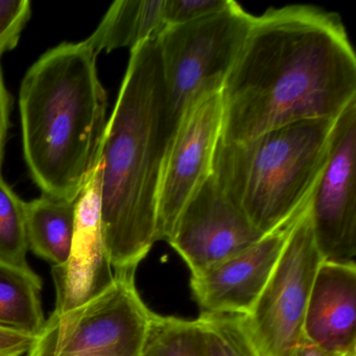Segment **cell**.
Returning a JSON list of instances; mask_svg holds the SVG:
<instances>
[{"label": "cell", "mask_w": 356, "mask_h": 356, "mask_svg": "<svg viewBox=\"0 0 356 356\" xmlns=\"http://www.w3.org/2000/svg\"><path fill=\"white\" fill-rule=\"evenodd\" d=\"M136 270H115L109 287L83 305L54 310L26 356H141L151 310L135 284Z\"/></svg>", "instance_id": "5b68a950"}, {"label": "cell", "mask_w": 356, "mask_h": 356, "mask_svg": "<svg viewBox=\"0 0 356 356\" xmlns=\"http://www.w3.org/2000/svg\"><path fill=\"white\" fill-rule=\"evenodd\" d=\"M295 356H356V354L346 355V354L334 353V352L323 349V348L310 343L309 341L305 339V341L298 348Z\"/></svg>", "instance_id": "cb8c5ba5"}, {"label": "cell", "mask_w": 356, "mask_h": 356, "mask_svg": "<svg viewBox=\"0 0 356 356\" xmlns=\"http://www.w3.org/2000/svg\"><path fill=\"white\" fill-rule=\"evenodd\" d=\"M230 3L231 0H163L164 26L193 22L225 9Z\"/></svg>", "instance_id": "44dd1931"}, {"label": "cell", "mask_w": 356, "mask_h": 356, "mask_svg": "<svg viewBox=\"0 0 356 356\" xmlns=\"http://www.w3.org/2000/svg\"><path fill=\"white\" fill-rule=\"evenodd\" d=\"M322 261L307 205L255 305L243 316L245 328L262 356H295L305 341L306 309Z\"/></svg>", "instance_id": "52a82bcc"}, {"label": "cell", "mask_w": 356, "mask_h": 356, "mask_svg": "<svg viewBox=\"0 0 356 356\" xmlns=\"http://www.w3.org/2000/svg\"><path fill=\"white\" fill-rule=\"evenodd\" d=\"M26 228V202L3 180L0 172V262L30 270Z\"/></svg>", "instance_id": "d6986e66"}, {"label": "cell", "mask_w": 356, "mask_h": 356, "mask_svg": "<svg viewBox=\"0 0 356 356\" xmlns=\"http://www.w3.org/2000/svg\"><path fill=\"white\" fill-rule=\"evenodd\" d=\"M10 126V95L6 88L3 70L0 65V172L5 158V147L7 143L8 130Z\"/></svg>", "instance_id": "603a6c76"}, {"label": "cell", "mask_w": 356, "mask_h": 356, "mask_svg": "<svg viewBox=\"0 0 356 356\" xmlns=\"http://www.w3.org/2000/svg\"><path fill=\"white\" fill-rule=\"evenodd\" d=\"M254 18L231 0L228 7L216 13L164 26L156 37L175 132L183 112L197 95L222 86Z\"/></svg>", "instance_id": "8992f818"}, {"label": "cell", "mask_w": 356, "mask_h": 356, "mask_svg": "<svg viewBox=\"0 0 356 356\" xmlns=\"http://www.w3.org/2000/svg\"><path fill=\"white\" fill-rule=\"evenodd\" d=\"M335 120H308L245 143L218 141L212 174L231 202L266 235L306 209L326 163Z\"/></svg>", "instance_id": "277c9868"}, {"label": "cell", "mask_w": 356, "mask_h": 356, "mask_svg": "<svg viewBox=\"0 0 356 356\" xmlns=\"http://www.w3.org/2000/svg\"><path fill=\"white\" fill-rule=\"evenodd\" d=\"M34 335L0 328V356H22L30 351Z\"/></svg>", "instance_id": "7402d4cb"}, {"label": "cell", "mask_w": 356, "mask_h": 356, "mask_svg": "<svg viewBox=\"0 0 356 356\" xmlns=\"http://www.w3.org/2000/svg\"><path fill=\"white\" fill-rule=\"evenodd\" d=\"M356 99V57L341 16L308 5L254 18L222 87L220 141L245 143Z\"/></svg>", "instance_id": "6da1fadb"}, {"label": "cell", "mask_w": 356, "mask_h": 356, "mask_svg": "<svg viewBox=\"0 0 356 356\" xmlns=\"http://www.w3.org/2000/svg\"><path fill=\"white\" fill-rule=\"evenodd\" d=\"M302 213L251 247L191 275V293L201 314L247 316L272 276Z\"/></svg>", "instance_id": "8fae6325"}, {"label": "cell", "mask_w": 356, "mask_h": 356, "mask_svg": "<svg viewBox=\"0 0 356 356\" xmlns=\"http://www.w3.org/2000/svg\"><path fill=\"white\" fill-rule=\"evenodd\" d=\"M97 57L84 42L62 43L22 80L24 159L44 195L78 199L99 163L108 99Z\"/></svg>", "instance_id": "3957f363"}, {"label": "cell", "mask_w": 356, "mask_h": 356, "mask_svg": "<svg viewBox=\"0 0 356 356\" xmlns=\"http://www.w3.org/2000/svg\"><path fill=\"white\" fill-rule=\"evenodd\" d=\"M304 337L334 353L356 354V264L324 261L310 291Z\"/></svg>", "instance_id": "4fadbf2b"}, {"label": "cell", "mask_w": 356, "mask_h": 356, "mask_svg": "<svg viewBox=\"0 0 356 356\" xmlns=\"http://www.w3.org/2000/svg\"><path fill=\"white\" fill-rule=\"evenodd\" d=\"M51 275L58 312L83 305L113 282L114 270L102 226L97 166L78 197L70 256L62 266H53Z\"/></svg>", "instance_id": "7c38bea8"}, {"label": "cell", "mask_w": 356, "mask_h": 356, "mask_svg": "<svg viewBox=\"0 0 356 356\" xmlns=\"http://www.w3.org/2000/svg\"><path fill=\"white\" fill-rule=\"evenodd\" d=\"M203 356H262L252 341L243 316L201 314Z\"/></svg>", "instance_id": "ac0fdd59"}, {"label": "cell", "mask_w": 356, "mask_h": 356, "mask_svg": "<svg viewBox=\"0 0 356 356\" xmlns=\"http://www.w3.org/2000/svg\"><path fill=\"white\" fill-rule=\"evenodd\" d=\"M162 7L163 0H118L83 42L95 56L122 47L133 49L163 30Z\"/></svg>", "instance_id": "5bb4252c"}, {"label": "cell", "mask_w": 356, "mask_h": 356, "mask_svg": "<svg viewBox=\"0 0 356 356\" xmlns=\"http://www.w3.org/2000/svg\"><path fill=\"white\" fill-rule=\"evenodd\" d=\"M262 236L211 174L183 208L168 243L193 275L251 247Z\"/></svg>", "instance_id": "30bf717a"}, {"label": "cell", "mask_w": 356, "mask_h": 356, "mask_svg": "<svg viewBox=\"0 0 356 356\" xmlns=\"http://www.w3.org/2000/svg\"><path fill=\"white\" fill-rule=\"evenodd\" d=\"M31 14L29 0H0V57L17 47Z\"/></svg>", "instance_id": "ffe728a7"}, {"label": "cell", "mask_w": 356, "mask_h": 356, "mask_svg": "<svg viewBox=\"0 0 356 356\" xmlns=\"http://www.w3.org/2000/svg\"><path fill=\"white\" fill-rule=\"evenodd\" d=\"M356 99L335 120L326 163L314 184L308 212L324 261H355Z\"/></svg>", "instance_id": "9c48e42d"}, {"label": "cell", "mask_w": 356, "mask_h": 356, "mask_svg": "<svg viewBox=\"0 0 356 356\" xmlns=\"http://www.w3.org/2000/svg\"><path fill=\"white\" fill-rule=\"evenodd\" d=\"M76 203L78 199H59L44 193L26 202L29 250L53 266H62L70 256Z\"/></svg>", "instance_id": "9a60e30c"}, {"label": "cell", "mask_w": 356, "mask_h": 356, "mask_svg": "<svg viewBox=\"0 0 356 356\" xmlns=\"http://www.w3.org/2000/svg\"><path fill=\"white\" fill-rule=\"evenodd\" d=\"M141 356H203L199 322L152 312Z\"/></svg>", "instance_id": "e0dca14e"}, {"label": "cell", "mask_w": 356, "mask_h": 356, "mask_svg": "<svg viewBox=\"0 0 356 356\" xmlns=\"http://www.w3.org/2000/svg\"><path fill=\"white\" fill-rule=\"evenodd\" d=\"M42 280L30 268L0 262V328L36 337L44 325Z\"/></svg>", "instance_id": "2e32d148"}, {"label": "cell", "mask_w": 356, "mask_h": 356, "mask_svg": "<svg viewBox=\"0 0 356 356\" xmlns=\"http://www.w3.org/2000/svg\"><path fill=\"white\" fill-rule=\"evenodd\" d=\"M222 87L202 91L181 116L164 160L157 202V241H170L183 208L212 174L222 135Z\"/></svg>", "instance_id": "ba28073f"}, {"label": "cell", "mask_w": 356, "mask_h": 356, "mask_svg": "<svg viewBox=\"0 0 356 356\" xmlns=\"http://www.w3.org/2000/svg\"><path fill=\"white\" fill-rule=\"evenodd\" d=\"M175 130L156 38L131 49L130 61L99 151L104 238L115 270H136L157 241V202Z\"/></svg>", "instance_id": "7a4b0ae2"}]
</instances>
